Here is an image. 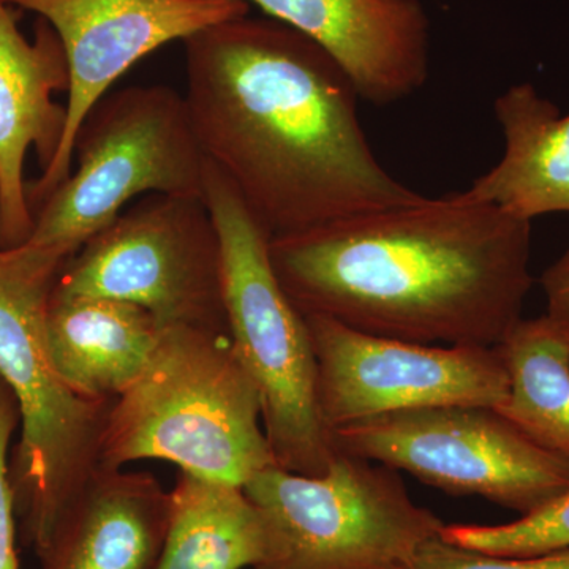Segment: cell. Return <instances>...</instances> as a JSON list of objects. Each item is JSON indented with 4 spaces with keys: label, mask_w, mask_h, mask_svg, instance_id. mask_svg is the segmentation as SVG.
I'll return each mask as SVG.
<instances>
[{
    "label": "cell",
    "mask_w": 569,
    "mask_h": 569,
    "mask_svg": "<svg viewBox=\"0 0 569 569\" xmlns=\"http://www.w3.org/2000/svg\"><path fill=\"white\" fill-rule=\"evenodd\" d=\"M182 43L201 151L271 238L422 198L385 170L353 82L302 33L246 14Z\"/></svg>",
    "instance_id": "1"
},
{
    "label": "cell",
    "mask_w": 569,
    "mask_h": 569,
    "mask_svg": "<svg viewBox=\"0 0 569 569\" xmlns=\"http://www.w3.org/2000/svg\"><path fill=\"white\" fill-rule=\"evenodd\" d=\"M531 222L462 192L271 238L305 316L426 346L498 347L522 320Z\"/></svg>",
    "instance_id": "2"
},
{
    "label": "cell",
    "mask_w": 569,
    "mask_h": 569,
    "mask_svg": "<svg viewBox=\"0 0 569 569\" xmlns=\"http://www.w3.org/2000/svg\"><path fill=\"white\" fill-rule=\"evenodd\" d=\"M144 459L239 488L277 466L260 395L230 336L164 326L148 365L112 402L100 441V468Z\"/></svg>",
    "instance_id": "3"
},
{
    "label": "cell",
    "mask_w": 569,
    "mask_h": 569,
    "mask_svg": "<svg viewBox=\"0 0 569 569\" xmlns=\"http://www.w3.org/2000/svg\"><path fill=\"white\" fill-rule=\"evenodd\" d=\"M69 258L31 242L0 249V377L21 413L10 481L17 519L37 556L99 470L100 441L114 402L78 395L52 362L44 318Z\"/></svg>",
    "instance_id": "4"
},
{
    "label": "cell",
    "mask_w": 569,
    "mask_h": 569,
    "mask_svg": "<svg viewBox=\"0 0 569 569\" xmlns=\"http://www.w3.org/2000/svg\"><path fill=\"white\" fill-rule=\"evenodd\" d=\"M203 201L222 249L228 335L260 395L261 422L276 463L305 477H323L339 452L318 408L309 325L277 279L271 234L209 160Z\"/></svg>",
    "instance_id": "5"
},
{
    "label": "cell",
    "mask_w": 569,
    "mask_h": 569,
    "mask_svg": "<svg viewBox=\"0 0 569 569\" xmlns=\"http://www.w3.org/2000/svg\"><path fill=\"white\" fill-rule=\"evenodd\" d=\"M242 489L263 523L252 569H407L445 527L397 470L342 452L323 477L271 466Z\"/></svg>",
    "instance_id": "6"
},
{
    "label": "cell",
    "mask_w": 569,
    "mask_h": 569,
    "mask_svg": "<svg viewBox=\"0 0 569 569\" xmlns=\"http://www.w3.org/2000/svg\"><path fill=\"white\" fill-rule=\"evenodd\" d=\"M74 157L77 170L33 213V246L71 257L140 194L203 198L208 159L168 86L108 92L82 121Z\"/></svg>",
    "instance_id": "7"
},
{
    "label": "cell",
    "mask_w": 569,
    "mask_h": 569,
    "mask_svg": "<svg viewBox=\"0 0 569 569\" xmlns=\"http://www.w3.org/2000/svg\"><path fill=\"white\" fill-rule=\"evenodd\" d=\"M54 291L132 302L163 328L228 335L222 249L203 198H142L71 254Z\"/></svg>",
    "instance_id": "8"
},
{
    "label": "cell",
    "mask_w": 569,
    "mask_h": 569,
    "mask_svg": "<svg viewBox=\"0 0 569 569\" xmlns=\"http://www.w3.org/2000/svg\"><path fill=\"white\" fill-rule=\"evenodd\" d=\"M337 452L406 470L451 496H477L520 516L569 492V460L539 448L496 408L399 411L332 430Z\"/></svg>",
    "instance_id": "9"
},
{
    "label": "cell",
    "mask_w": 569,
    "mask_h": 569,
    "mask_svg": "<svg viewBox=\"0 0 569 569\" xmlns=\"http://www.w3.org/2000/svg\"><path fill=\"white\" fill-rule=\"evenodd\" d=\"M317 361V397L329 432L365 419L467 406L497 408L509 378L498 347L426 346L306 316Z\"/></svg>",
    "instance_id": "10"
},
{
    "label": "cell",
    "mask_w": 569,
    "mask_h": 569,
    "mask_svg": "<svg viewBox=\"0 0 569 569\" xmlns=\"http://www.w3.org/2000/svg\"><path fill=\"white\" fill-rule=\"evenodd\" d=\"M48 22L69 66L67 126L58 156L28 183L32 213L70 176L78 130L88 112L142 58L219 22L246 17V0H6Z\"/></svg>",
    "instance_id": "11"
},
{
    "label": "cell",
    "mask_w": 569,
    "mask_h": 569,
    "mask_svg": "<svg viewBox=\"0 0 569 569\" xmlns=\"http://www.w3.org/2000/svg\"><path fill=\"white\" fill-rule=\"evenodd\" d=\"M246 2L328 52L367 102H399L429 78L430 21L421 0Z\"/></svg>",
    "instance_id": "12"
},
{
    "label": "cell",
    "mask_w": 569,
    "mask_h": 569,
    "mask_svg": "<svg viewBox=\"0 0 569 569\" xmlns=\"http://www.w3.org/2000/svg\"><path fill=\"white\" fill-rule=\"evenodd\" d=\"M62 89H69V66L58 33L39 18L29 40L9 3L0 0V249L31 239L36 219L26 156L36 149L41 171L58 156L67 110L54 102V93Z\"/></svg>",
    "instance_id": "13"
},
{
    "label": "cell",
    "mask_w": 569,
    "mask_h": 569,
    "mask_svg": "<svg viewBox=\"0 0 569 569\" xmlns=\"http://www.w3.org/2000/svg\"><path fill=\"white\" fill-rule=\"evenodd\" d=\"M170 511L152 473L99 468L56 526L41 569H153Z\"/></svg>",
    "instance_id": "14"
},
{
    "label": "cell",
    "mask_w": 569,
    "mask_h": 569,
    "mask_svg": "<svg viewBox=\"0 0 569 569\" xmlns=\"http://www.w3.org/2000/svg\"><path fill=\"white\" fill-rule=\"evenodd\" d=\"M44 329L63 381L89 399L114 400L148 365L163 326L132 302L52 290Z\"/></svg>",
    "instance_id": "15"
},
{
    "label": "cell",
    "mask_w": 569,
    "mask_h": 569,
    "mask_svg": "<svg viewBox=\"0 0 569 569\" xmlns=\"http://www.w3.org/2000/svg\"><path fill=\"white\" fill-rule=\"evenodd\" d=\"M505 138L500 162L462 192L531 222L569 212V114L529 82L511 86L493 103Z\"/></svg>",
    "instance_id": "16"
},
{
    "label": "cell",
    "mask_w": 569,
    "mask_h": 569,
    "mask_svg": "<svg viewBox=\"0 0 569 569\" xmlns=\"http://www.w3.org/2000/svg\"><path fill=\"white\" fill-rule=\"evenodd\" d=\"M162 552L153 569H252L263 523L244 489L179 471Z\"/></svg>",
    "instance_id": "17"
},
{
    "label": "cell",
    "mask_w": 569,
    "mask_h": 569,
    "mask_svg": "<svg viewBox=\"0 0 569 569\" xmlns=\"http://www.w3.org/2000/svg\"><path fill=\"white\" fill-rule=\"evenodd\" d=\"M509 388L496 408L523 436L569 460V340L548 316L520 320L498 346Z\"/></svg>",
    "instance_id": "18"
},
{
    "label": "cell",
    "mask_w": 569,
    "mask_h": 569,
    "mask_svg": "<svg viewBox=\"0 0 569 569\" xmlns=\"http://www.w3.org/2000/svg\"><path fill=\"white\" fill-rule=\"evenodd\" d=\"M449 545L497 557H527L569 548V492L548 507L503 526H445Z\"/></svg>",
    "instance_id": "19"
},
{
    "label": "cell",
    "mask_w": 569,
    "mask_h": 569,
    "mask_svg": "<svg viewBox=\"0 0 569 569\" xmlns=\"http://www.w3.org/2000/svg\"><path fill=\"white\" fill-rule=\"evenodd\" d=\"M407 569H569V548L527 557H497L430 539Z\"/></svg>",
    "instance_id": "20"
},
{
    "label": "cell",
    "mask_w": 569,
    "mask_h": 569,
    "mask_svg": "<svg viewBox=\"0 0 569 569\" xmlns=\"http://www.w3.org/2000/svg\"><path fill=\"white\" fill-rule=\"evenodd\" d=\"M21 425L20 406L0 377V569H20L17 556V505L10 481L11 438Z\"/></svg>",
    "instance_id": "21"
},
{
    "label": "cell",
    "mask_w": 569,
    "mask_h": 569,
    "mask_svg": "<svg viewBox=\"0 0 569 569\" xmlns=\"http://www.w3.org/2000/svg\"><path fill=\"white\" fill-rule=\"evenodd\" d=\"M541 284L548 302L546 316L569 340V247L556 263L546 269Z\"/></svg>",
    "instance_id": "22"
}]
</instances>
